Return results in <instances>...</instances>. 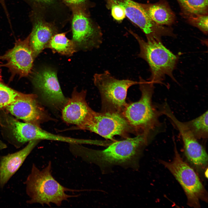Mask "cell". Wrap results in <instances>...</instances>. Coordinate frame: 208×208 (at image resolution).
<instances>
[{
    "label": "cell",
    "instance_id": "6",
    "mask_svg": "<svg viewBox=\"0 0 208 208\" xmlns=\"http://www.w3.org/2000/svg\"><path fill=\"white\" fill-rule=\"evenodd\" d=\"M93 81L101 95L102 111L121 114L127 103L126 100L128 89L139 83L129 79H118L107 70L95 74Z\"/></svg>",
    "mask_w": 208,
    "mask_h": 208
},
{
    "label": "cell",
    "instance_id": "2",
    "mask_svg": "<svg viewBox=\"0 0 208 208\" xmlns=\"http://www.w3.org/2000/svg\"><path fill=\"white\" fill-rule=\"evenodd\" d=\"M51 165L49 161L45 167L40 170L35 164H32L31 172L24 182L29 197L26 201L27 204L50 206L51 203H53L59 207L63 201L78 196L66 193L79 190L66 188L57 182L52 175Z\"/></svg>",
    "mask_w": 208,
    "mask_h": 208
},
{
    "label": "cell",
    "instance_id": "8",
    "mask_svg": "<svg viewBox=\"0 0 208 208\" xmlns=\"http://www.w3.org/2000/svg\"><path fill=\"white\" fill-rule=\"evenodd\" d=\"M32 81L44 104L55 109L62 110L68 99L62 92L55 71L44 67L34 74Z\"/></svg>",
    "mask_w": 208,
    "mask_h": 208
},
{
    "label": "cell",
    "instance_id": "23",
    "mask_svg": "<svg viewBox=\"0 0 208 208\" xmlns=\"http://www.w3.org/2000/svg\"><path fill=\"white\" fill-rule=\"evenodd\" d=\"M111 8V13L113 18L117 21H121L125 17L124 8L120 5L115 3H108Z\"/></svg>",
    "mask_w": 208,
    "mask_h": 208
},
{
    "label": "cell",
    "instance_id": "21",
    "mask_svg": "<svg viewBox=\"0 0 208 208\" xmlns=\"http://www.w3.org/2000/svg\"><path fill=\"white\" fill-rule=\"evenodd\" d=\"M183 16L208 14V0H177Z\"/></svg>",
    "mask_w": 208,
    "mask_h": 208
},
{
    "label": "cell",
    "instance_id": "1",
    "mask_svg": "<svg viewBox=\"0 0 208 208\" xmlns=\"http://www.w3.org/2000/svg\"><path fill=\"white\" fill-rule=\"evenodd\" d=\"M150 135L140 134L134 137H128L114 142L103 150L90 149L76 144H71L70 150L74 155L98 166L104 173L109 172L116 165L137 170L143 149L148 143Z\"/></svg>",
    "mask_w": 208,
    "mask_h": 208
},
{
    "label": "cell",
    "instance_id": "19",
    "mask_svg": "<svg viewBox=\"0 0 208 208\" xmlns=\"http://www.w3.org/2000/svg\"><path fill=\"white\" fill-rule=\"evenodd\" d=\"M46 48L51 49L55 52L68 56L72 55L77 50L72 40L68 39L65 33L55 34L51 38Z\"/></svg>",
    "mask_w": 208,
    "mask_h": 208
},
{
    "label": "cell",
    "instance_id": "4",
    "mask_svg": "<svg viewBox=\"0 0 208 208\" xmlns=\"http://www.w3.org/2000/svg\"><path fill=\"white\" fill-rule=\"evenodd\" d=\"M129 32L139 44L138 57L145 60L149 66L151 75L148 80L154 83H162L167 75L176 81L173 72L178 61V56L166 48L161 40L146 41L136 33L132 31Z\"/></svg>",
    "mask_w": 208,
    "mask_h": 208
},
{
    "label": "cell",
    "instance_id": "24",
    "mask_svg": "<svg viewBox=\"0 0 208 208\" xmlns=\"http://www.w3.org/2000/svg\"><path fill=\"white\" fill-rule=\"evenodd\" d=\"M68 4L72 5H78L85 2L86 0H64Z\"/></svg>",
    "mask_w": 208,
    "mask_h": 208
},
{
    "label": "cell",
    "instance_id": "5",
    "mask_svg": "<svg viewBox=\"0 0 208 208\" xmlns=\"http://www.w3.org/2000/svg\"><path fill=\"white\" fill-rule=\"evenodd\" d=\"M175 144L173 160L171 162L160 160V162L183 188L187 197V205L195 208H199L200 200L207 202V192L195 171L181 157Z\"/></svg>",
    "mask_w": 208,
    "mask_h": 208
},
{
    "label": "cell",
    "instance_id": "15",
    "mask_svg": "<svg viewBox=\"0 0 208 208\" xmlns=\"http://www.w3.org/2000/svg\"><path fill=\"white\" fill-rule=\"evenodd\" d=\"M40 140H32L16 152L0 157V188H3L16 173Z\"/></svg>",
    "mask_w": 208,
    "mask_h": 208
},
{
    "label": "cell",
    "instance_id": "14",
    "mask_svg": "<svg viewBox=\"0 0 208 208\" xmlns=\"http://www.w3.org/2000/svg\"><path fill=\"white\" fill-rule=\"evenodd\" d=\"M86 91L78 92L75 88L62 110V117L65 122L75 125L78 128L86 121L92 110L86 100Z\"/></svg>",
    "mask_w": 208,
    "mask_h": 208
},
{
    "label": "cell",
    "instance_id": "13",
    "mask_svg": "<svg viewBox=\"0 0 208 208\" xmlns=\"http://www.w3.org/2000/svg\"><path fill=\"white\" fill-rule=\"evenodd\" d=\"M38 96L26 100H20L5 108L17 118L26 122L39 126L40 124L51 120L44 107L38 101Z\"/></svg>",
    "mask_w": 208,
    "mask_h": 208
},
{
    "label": "cell",
    "instance_id": "10",
    "mask_svg": "<svg viewBox=\"0 0 208 208\" xmlns=\"http://www.w3.org/2000/svg\"><path fill=\"white\" fill-rule=\"evenodd\" d=\"M29 34L24 40H17L14 47L0 55V60L5 61L0 67L7 68L11 73L10 81L16 75L19 78L27 76L31 72L35 58L29 44Z\"/></svg>",
    "mask_w": 208,
    "mask_h": 208
},
{
    "label": "cell",
    "instance_id": "25",
    "mask_svg": "<svg viewBox=\"0 0 208 208\" xmlns=\"http://www.w3.org/2000/svg\"><path fill=\"white\" fill-rule=\"evenodd\" d=\"M25 2H33L36 3H50L54 0H23Z\"/></svg>",
    "mask_w": 208,
    "mask_h": 208
},
{
    "label": "cell",
    "instance_id": "12",
    "mask_svg": "<svg viewBox=\"0 0 208 208\" xmlns=\"http://www.w3.org/2000/svg\"><path fill=\"white\" fill-rule=\"evenodd\" d=\"M165 115L171 120L178 129L183 140L185 156L189 161L198 168L205 169L208 164V155L203 146L187 129L183 122L179 120L170 109Z\"/></svg>",
    "mask_w": 208,
    "mask_h": 208
},
{
    "label": "cell",
    "instance_id": "7",
    "mask_svg": "<svg viewBox=\"0 0 208 208\" xmlns=\"http://www.w3.org/2000/svg\"><path fill=\"white\" fill-rule=\"evenodd\" d=\"M79 129L94 132L106 139L114 140V137L118 135L128 137L131 129L120 113L114 112L92 110L85 122Z\"/></svg>",
    "mask_w": 208,
    "mask_h": 208
},
{
    "label": "cell",
    "instance_id": "17",
    "mask_svg": "<svg viewBox=\"0 0 208 208\" xmlns=\"http://www.w3.org/2000/svg\"><path fill=\"white\" fill-rule=\"evenodd\" d=\"M140 4L151 20L156 24L170 26L174 22L175 14L166 0H159L153 3Z\"/></svg>",
    "mask_w": 208,
    "mask_h": 208
},
{
    "label": "cell",
    "instance_id": "16",
    "mask_svg": "<svg viewBox=\"0 0 208 208\" xmlns=\"http://www.w3.org/2000/svg\"><path fill=\"white\" fill-rule=\"evenodd\" d=\"M34 19L32 31L29 34V44L36 58L45 48L55 35L49 24L38 18Z\"/></svg>",
    "mask_w": 208,
    "mask_h": 208
},
{
    "label": "cell",
    "instance_id": "9",
    "mask_svg": "<svg viewBox=\"0 0 208 208\" xmlns=\"http://www.w3.org/2000/svg\"><path fill=\"white\" fill-rule=\"evenodd\" d=\"M108 3H115L122 7L127 16L145 34L147 40H161L162 36H171V28L158 25L147 14L140 3L133 0H107Z\"/></svg>",
    "mask_w": 208,
    "mask_h": 208
},
{
    "label": "cell",
    "instance_id": "11",
    "mask_svg": "<svg viewBox=\"0 0 208 208\" xmlns=\"http://www.w3.org/2000/svg\"><path fill=\"white\" fill-rule=\"evenodd\" d=\"M72 41L77 50H90L99 47L102 42V33L94 27L89 19L80 8H73Z\"/></svg>",
    "mask_w": 208,
    "mask_h": 208
},
{
    "label": "cell",
    "instance_id": "22",
    "mask_svg": "<svg viewBox=\"0 0 208 208\" xmlns=\"http://www.w3.org/2000/svg\"><path fill=\"white\" fill-rule=\"evenodd\" d=\"M188 22L204 34L208 33V14L185 16Z\"/></svg>",
    "mask_w": 208,
    "mask_h": 208
},
{
    "label": "cell",
    "instance_id": "18",
    "mask_svg": "<svg viewBox=\"0 0 208 208\" xmlns=\"http://www.w3.org/2000/svg\"><path fill=\"white\" fill-rule=\"evenodd\" d=\"M36 95L24 94L12 89L5 83L0 74V109L5 108L16 101L29 99Z\"/></svg>",
    "mask_w": 208,
    "mask_h": 208
},
{
    "label": "cell",
    "instance_id": "26",
    "mask_svg": "<svg viewBox=\"0 0 208 208\" xmlns=\"http://www.w3.org/2000/svg\"><path fill=\"white\" fill-rule=\"evenodd\" d=\"M7 147V145L1 141L0 140V151L6 148Z\"/></svg>",
    "mask_w": 208,
    "mask_h": 208
},
{
    "label": "cell",
    "instance_id": "3",
    "mask_svg": "<svg viewBox=\"0 0 208 208\" xmlns=\"http://www.w3.org/2000/svg\"><path fill=\"white\" fill-rule=\"evenodd\" d=\"M138 84L141 93L140 99L127 103L121 114L129 126L132 133L136 135L151 134L159 126V118L162 114L153 104L154 83L139 77Z\"/></svg>",
    "mask_w": 208,
    "mask_h": 208
},
{
    "label": "cell",
    "instance_id": "20",
    "mask_svg": "<svg viewBox=\"0 0 208 208\" xmlns=\"http://www.w3.org/2000/svg\"><path fill=\"white\" fill-rule=\"evenodd\" d=\"M184 123L197 140L208 137V111L197 118Z\"/></svg>",
    "mask_w": 208,
    "mask_h": 208
},
{
    "label": "cell",
    "instance_id": "27",
    "mask_svg": "<svg viewBox=\"0 0 208 208\" xmlns=\"http://www.w3.org/2000/svg\"><path fill=\"white\" fill-rule=\"evenodd\" d=\"M5 0H0V2H3Z\"/></svg>",
    "mask_w": 208,
    "mask_h": 208
}]
</instances>
